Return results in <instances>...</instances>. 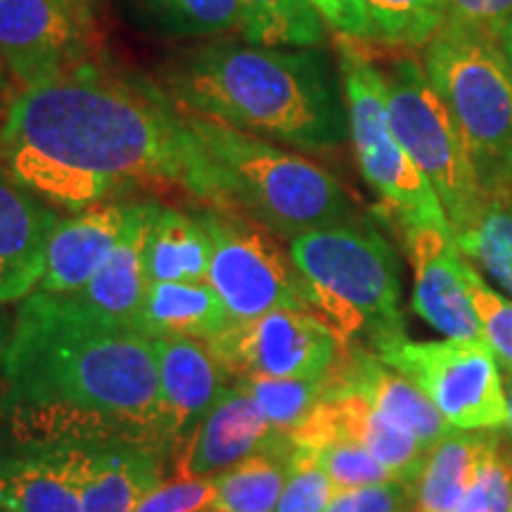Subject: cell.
I'll use <instances>...</instances> for the list:
<instances>
[{"label":"cell","instance_id":"26","mask_svg":"<svg viewBox=\"0 0 512 512\" xmlns=\"http://www.w3.org/2000/svg\"><path fill=\"white\" fill-rule=\"evenodd\" d=\"M292 451L290 437L275 434L264 451L252 453L214 477L216 498L211 508L223 512H275L290 472Z\"/></svg>","mask_w":512,"mask_h":512},{"label":"cell","instance_id":"41","mask_svg":"<svg viewBox=\"0 0 512 512\" xmlns=\"http://www.w3.org/2000/svg\"><path fill=\"white\" fill-rule=\"evenodd\" d=\"M505 380H508V387H505V408H508V418H505V427H508L510 434V446H512V368L505 370Z\"/></svg>","mask_w":512,"mask_h":512},{"label":"cell","instance_id":"12","mask_svg":"<svg viewBox=\"0 0 512 512\" xmlns=\"http://www.w3.org/2000/svg\"><path fill=\"white\" fill-rule=\"evenodd\" d=\"M93 15L67 0H0V60L22 88L93 62Z\"/></svg>","mask_w":512,"mask_h":512},{"label":"cell","instance_id":"37","mask_svg":"<svg viewBox=\"0 0 512 512\" xmlns=\"http://www.w3.org/2000/svg\"><path fill=\"white\" fill-rule=\"evenodd\" d=\"M332 31L351 41H373V24L363 0H309Z\"/></svg>","mask_w":512,"mask_h":512},{"label":"cell","instance_id":"32","mask_svg":"<svg viewBox=\"0 0 512 512\" xmlns=\"http://www.w3.org/2000/svg\"><path fill=\"white\" fill-rule=\"evenodd\" d=\"M456 512H512V446L505 448L496 434Z\"/></svg>","mask_w":512,"mask_h":512},{"label":"cell","instance_id":"34","mask_svg":"<svg viewBox=\"0 0 512 512\" xmlns=\"http://www.w3.org/2000/svg\"><path fill=\"white\" fill-rule=\"evenodd\" d=\"M335 491V484L316 463L313 453L294 448L285 489L275 512H325Z\"/></svg>","mask_w":512,"mask_h":512},{"label":"cell","instance_id":"13","mask_svg":"<svg viewBox=\"0 0 512 512\" xmlns=\"http://www.w3.org/2000/svg\"><path fill=\"white\" fill-rule=\"evenodd\" d=\"M401 230L415 273V313L446 339L484 342L482 325L465 285V256L460 254L451 228L401 226Z\"/></svg>","mask_w":512,"mask_h":512},{"label":"cell","instance_id":"16","mask_svg":"<svg viewBox=\"0 0 512 512\" xmlns=\"http://www.w3.org/2000/svg\"><path fill=\"white\" fill-rule=\"evenodd\" d=\"M328 377L337 387L368 399L377 411L411 432L427 451H432L441 439L456 430L406 375L387 366L375 351L363 344H347L339 349Z\"/></svg>","mask_w":512,"mask_h":512},{"label":"cell","instance_id":"45","mask_svg":"<svg viewBox=\"0 0 512 512\" xmlns=\"http://www.w3.org/2000/svg\"><path fill=\"white\" fill-rule=\"evenodd\" d=\"M0 512H5V510H3V508H0Z\"/></svg>","mask_w":512,"mask_h":512},{"label":"cell","instance_id":"2","mask_svg":"<svg viewBox=\"0 0 512 512\" xmlns=\"http://www.w3.org/2000/svg\"><path fill=\"white\" fill-rule=\"evenodd\" d=\"M0 446L53 451L133 444L164 456L155 344L72 294L19 304L0 384Z\"/></svg>","mask_w":512,"mask_h":512},{"label":"cell","instance_id":"24","mask_svg":"<svg viewBox=\"0 0 512 512\" xmlns=\"http://www.w3.org/2000/svg\"><path fill=\"white\" fill-rule=\"evenodd\" d=\"M491 434L453 430L427 453L418 482L413 484V512H456L489 448Z\"/></svg>","mask_w":512,"mask_h":512},{"label":"cell","instance_id":"4","mask_svg":"<svg viewBox=\"0 0 512 512\" xmlns=\"http://www.w3.org/2000/svg\"><path fill=\"white\" fill-rule=\"evenodd\" d=\"M185 124L209 159L214 209H240V216L287 240L354 223V202L323 166L221 121L185 114Z\"/></svg>","mask_w":512,"mask_h":512},{"label":"cell","instance_id":"42","mask_svg":"<svg viewBox=\"0 0 512 512\" xmlns=\"http://www.w3.org/2000/svg\"><path fill=\"white\" fill-rule=\"evenodd\" d=\"M67 3L74 5V8L83 10V12H88V15H93V8H95V3H98V0H67Z\"/></svg>","mask_w":512,"mask_h":512},{"label":"cell","instance_id":"25","mask_svg":"<svg viewBox=\"0 0 512 512\" xmlns=\"http://www.w3.org/2000/svg\"><path fill=\"white\" fill-rule=\"evenodd\" d=\"M460 254L512 299V190H494L451 228Z\"/></svg>","mask_w":512,"mask_h":512},{"label":"cell","instance_id":"3","mask_svg":"<svg viewBox=\"0 0 512 512\" xmlns=\"http://www.w3.org/2000/svg\"><path fill=\"white\" fill-rule=\"evenodd\" d=\"M157 83L181 112L275 145L325 152L349 136L342 74L316 48L200 43L166 57Z\"/></svg>","mask_w":512,"mask_h":512},{"label":"cell","instance_id":"36","mask_svg":"<svg viewBox=\"0 0 512 512\" xmlns=\"http://www.w3.org/2000/svg\"><path fill=\"white\" fill-rule=\"evenodd\" d=\"M413 508V486L394 479V482L335 491L325 512H411Z\"/></svg>","mask_w":512,"mask_h":512},{"label":"cell","instance_id":"10","mask_svg":"<svg viewBox=\"0 0 512 512\" xmlns=\"http://www.w3.org/2000/svg\"><path fill=\"white\" fill-rule=\"evenodd\" d=\"M375 354L406 375L456 430H498L505 425L503 377L494 351L484 342H411L403 335Z\"/></svg>","mask_w":512,"mask_h":512},{"label":"cell","instance_id":"44","mask_svg":"<svg viewBox=\"0 0 512 512\" xmlns=\"http://www.w3.org/2000/svg\"><path fill=\"white\" fill-rule=\"evenodd\" d=\"M204 512H223V510H214V508H209V510H204Z\"/></svg>","mask_w":512,"mask_h":512},{"label":"cell","instance_id":"15","mask_svg":"<svg viewBox=\"0 0 512 512\" xmlns=\"http://www.w3.org/2000/svg\"><path fill=\"white\" fill-rule=\"evenodd\" d=\"M57 223V211L0 162V304L22 302L41 283Z\"/></svg>","mask_w":512,"mask_h":512},{"label":"cell","instance_id":"19","mask_svg":"<svg viewBox=\"0 0 512 512\" xmlns=\"http://www.w3.org/2000/svg\"><path fill=\"white\" fill-rule=\"evenodd\" d=\"M152 344L159 370L166 448H174L226 389V373L211 356L207 342L164 335L152 339Z\"/></svg>","mask_w":512,"mask_h":512},{"label":"cell","instance_id":"40","mask_svg":"<svg viewBox=\"0 0 512 512\" xmlns=\"http://www.w3.org/2000/svg\"><path fill=\"white\" fill-rule=\"evenodd\" d=\"M498 41H501L503 53H505V57H508L510 64H512V17L503 24V29L498 31Z\"/></svg>","mask_w":512,"mask_h":512},{"label":"cell","instance_id":"6","mask_svg":"<svg viewBox=\"0 0 512 512\" xmlns=\"http://www.w3.org/2000/svg\"><path fill=\"white\" fill-rule=\"evenodd\" d=\"M486 192L512 190V64L498 34L444 22L422 57Z\"/></svg>","mask_w":512,"mask_h":512},{"label":"cell","instance_id":"43","mask_svg":"<svg viewBox=\"0 0 512 512\" xmlns=\"http://www.w3.org/2000/svg\"><path fill=\"white\" fill-rule=\"evenodd\" d=\"M8 69H5V64H3V60H0V93L5 91V88H8Z\"/></svg>","mask_w":512,"mask_h":512},{"label":"cell","instance_id":"14","mask_svg":"<svg viewBox=\"0 0 512 512\" xmlns=\"http://www.w3.org/2000/svg\"><path fill=\"white\" fill-rule=\"evenodd\" d=\"M275 439L266 415L240 384H230L174 444V477L209 479L264 451Z\"/></svg>","mask_w":512,"mask_h":512},{"label":"cell","instance_id":"21","mask_svg":"<svg viewBox=\"0 0 512 512\" xmlns=\"http://www.w3.org/2000/svg\"><path fill=\"white\" fill-rule=\"evenodd\" d=\"M0 508L5 512H83L76 482L57 451L0 446Z\"/></svg>","mask_w":512,"mask_h":512},{"label":"cell","instance_id":"7","mask_svg":"<svg viewBox=\"0 0 512 512\" xmlns=\"http://www.w3.org/2000/svg\"><path fill=\"white\" fill-rule=\"evenodd\" d=\"M339 74L347 100L349 138L370 188L399 216L401 226L451 228L439 195L394 136L382 72L351 38L339 41Z\"/></svg>","mask_w":512,"mask_h":512},{"label":"cell","instance_id":"31","mask_svg":"<svg viewBox=\"0 0 512 512\" xmlns=\"http://www.w3.org/2000/svg\"><path fill=\"white\" fill-rule=\"evenodd\" d=\"M465 285L482 325L486 347L494 351L496 361L505 370L512 368V299L484 283V278L465 259Z\"/></svg>","mask_w":512,"mask_h":512},{"label":"cell","instance_id":"11","mask_svg":"<svg viewBox=\"0 0 512 512\" xmlns=\"http://www.w3.org/2000/svg\"><path fill=\"white\" fill-rule=\"evenodd\" d=\"M207 349L230 380H316L339 356V339L311 311L278 309L228 323Z\"/></svg>","mask_w":512,"mask_h":512},{"label":"cell","instance_id":"33","mask_svg":"<svg viewBox=\"0 0 512 512\" xmlns=\"http://www.w3.org/2000/svg\"><path fill=\"white\" fill-rule=\"evenodd\" d=\"M316 463L335 484L337 491L358 489V486L394 482V475L382 463L370 456L361 444L349 439H337L313 451Z\"/></svg>","mask_w":512,"mask_h":512},{"label":"cell","instance_id":"17","mask_svg":"<svg viewBox=\"0 0 512 512\" xmlns=\"http://www.w3.org/2000/svg\"><path fill=\"white\" fill-rule=\"evenodd\" d=\"M76 482L83 512H136L162 482V453L147 446L102 444L53 448Z\"/></svg>","mask_w":512,"mask_h":512},{"label":"cell","instance_id":"23","mask_svg":"<svg viewBox=\"0 0 512 512\" xmlns=\"http://www.w3.org/2000/svg\"><path fill=\"white\" fill-rule=\"evenodd\" d=\"M145 273L152 283H207L211 240L200 216L159 207L147 228Z\"/></svg>","mask_w":512,"mask_h":512},{"label":"cell","instance_id":"27","mask_svg":"<svg viewBox=\"0 0 512 512\" xmlns=\"http://www.w3.org/2000/svg\"><path fill=\"white\" fill-rule=\"evenodd\" d=\"M240 36L249 46L316 48L325 27L309 0H238Z\"/></svg>","mask_w":512,"mask_h":512},{"label":"cell","instance_id":"1","mask_svg":"<svg viewBox=\"0 0 512 512\" xmlns=\"http://www.w3.org/2000/svg\"><path fill=\"white\" fill-rule=\"evenodd\" d=\"M0 162L57 207L81 211L133 185H181L214 209L209 159L159 83L98 62L22 88L0 124Z\"/></svg>","mask_w":512,"mask_h":512},{"label":"cell","instance_id":"29","mask_svg":"<svg viewBox=\"0 0 512 512\" xmlns=\"http://www.w3.org/2000/svg\"><path fill=\"white\" fill-rule=\"evenodd\" d=\"M136 3L164 34L202 38L240 29L238 0H136Z\"/></svg>","mask_w":512,"mask_h":512},{"label":"cell","instance_id":"8","mask_svg":"<svg viewBox=\"0 0 512 512\" xmlns=\"http://www.w3.org/2000/svg\"><path fill=\"white\" fill-rule=\"evenodd\" d=\"M384 83L396 140L439 195L451 228L458 226L482 200L484 188L453 114L434 91L420 62L408 57L399 60L389 76H384Z\"/></svg>","mask_w":512,"mask_h":512},{"label":"cell","instance_id":"22","mask_svg":"<svg viewBox=\"0 0 512 512\" xmlns=\"http://www.w3.org/2000/svg\"><path fill=\"white\" fill-rule=\"evenodd\" d=\"M230 313L209 283H152L140 306L136 330L155 339L178 335L209 342L226 328Z\"/></svg>","mask_w":512,"mask_h":512},{"label":"cell","instance_id":"9","mask_svg":"<svg viewBox=\"0 0 512 512\" xmlns=\"http://www.w3.org/2000/svg\"><path fill=\"white\" fill-rule=\"evenodd\" d=\"M211 240L207 283L226 304L230 320H252L278 309L311 311L304 280L290 252L259 223L230 211H202Z\"/></svg>","mask_w":512,"mask_h":512},{"label":"cell","instance_id":"5","mask_svg":"<svg viewBox=\"0 0 512 512\" xmlns=\"http://www.w3.org/2000/svg\"><path fill=\"white\" fill-rule=\"evenodd\" d=\"M311 313L330 325L339 344L370 342V351L406 335L401 273L394 249L366 226L313 230L290 240Z\"/></svg>","mask_w":512,"mask_h":512},{"label":"cell","instance_id":"20","mask_svg":"<svg viewBox=\"0 0 512 512\" xmlns=\"http://www.w3.org/2000/svg\"><path fill=\"white\" fill-rule=\"evenodd\" d=\"M157 209V202L131 204L128 226L121 235L117 249L107 259V264L93 275L91 283L83 285L79 292H72V297L83 309L110 320V323L136 330L140 306H143L145 292L150 287L145 273L143 249L147 228H150V221L157 214Z\"/></svg>","mask_w":512,"mask_h":512},{"label":"cell","instance_id":"35","mask_svg":"<svg viewBox=\"0 0 512 512\" xmlns=\"http://www.w3.org/2000/svg\"><path fill=\"white\" fill-rule=\"evenodd\" d=\"M216 484L209 479L171 477L147 491L136 512H204L214 505Z\"/></svg>","mask_w":512,"mask_h":512},{"label":"cell","instance_id":"18","mask_svg":"<svg viewBox=\"0 0 512 512\" xmlns=\"http://www.w3.org/2000/svg\"><path fill=\"white\" fill-rule=\"evenodd\" d=\"M133 202L93 204L60 219L48 240L46 268L38 292L72 294L107 264L128 226Z\"/></svg>","mask_w":512,"mask_h":512},{"label":"cell","instance_id":"30","mask_svg":"<svg viewBox=\"0 0 512 512\" xmlns=\"http://www.w3.org/2000/svg\"><path fill=\"white\" fill-rule=\"evenodd\" d=\"M240 384L256 401L275 434H290L309 418L328 387V373L316 380H245Z\"/></svg>","mask_w":512,"mask_h":512},{"label":"cell","instance_id":"28","mask_svg":"<svg viewBox=\"0 0 512 512\" xmlns=\"http://www.w3.org/2000/svg\"><path fill=\"white\" fill-rule=\"evenodd\" d=\"M448 0H363L373 41L387 46H427L444 27Z\"/></svg>","mask_w":512,"mask_h":512},{"label":"cell","instance_id":"39","mask_svg":"<svg viewBox=\"0 0 512 512\" xmlns=\"http://www.w3.org/2000/svg\"><path fill=\"white\" fill-rule=\"evenodd\" d=\"M10 335H12V320L8 313L0 311V384H3V368H5V354H8Z\"/></svg>","mask_w":512,"mask_h":512},{"label":"cell","instance_id":"38","mask_svg":"<svg viewBox=\"0 0 512 512\" xmlns=\"http://www.w3.org/2000/svg\"><path fill=\"white\" fill-rule=\"evenodd\" d=\"M512 17V0H448L446 22L498 34Z\"/></svg>","mask_w":512,"mask_h":512}]
</instances>
